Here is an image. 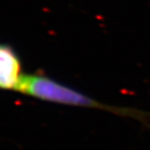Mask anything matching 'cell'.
Segmentation results:
<instances>
[{"label": "cell", "instance_id": "obj_1", "mask_svg": "<svg viewBox=\"0 0 150 150\" xmlns=\"http://www.w3.org/2000/svg\"><path fill=\"white\" fill-rule=\"evenodd\" d=\"M16 91L32 97L52 102L103 108L102 105L87 96L40 75H22Z\"/></svg>", "mask_w": 150, "mask_h": 150}, {"label": "cell", "instance_id": "obj_2", "mask_svg": "<svg viewBox=\"0 0 150 150\" xmlns=\"http://www.w3.org/2000/svg\"><path fill=\"white\" fill-rule=\"evenodd\" d=\"M21 74V62L13 48L0 45V89L16 90Z\"/></svg>", "mask_w": 150, "mask_h": 150}]
</instances>
